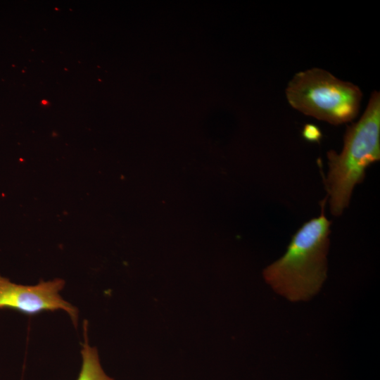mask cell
Returning a JSON list of instances; mask_svg holds the SVG:
<instances>
[{
    "label": "cell",
    "mask_w": 380,
    "mask_h": 380,
    "mask_svg": "<svg viewBox=\"0 0 380 380\" xmlns=\"http://www.w3.org/2000/svg\"><path fill=\"white\" fill-rule=\"evenodd\" d=\"M42 103H45V104H47V103H48V102L46 101H42Z\"/></svg>",
    "instance_id": "cell-7"
},
{
    "label": "cell",
    "mask_w": 380,
    "mask_h": 380,
    "mask_svg": "<svg viewBox=\"0 0 380 380\" xmlns=\"http://www.w3.org/2000/svg\"><path fill=\"white\" fill-rule=\"evenodd\" d=\"M321 213L305 222L293 235L284 255L266 267L265 282L291 302L307 301L317 295L327 277L331 221Z\"/></svg>",
    "instance_id": "cell-1"
},
{
    "label": "cell",
    "mask_w": 380,
    "mask_h": 380,
    "mask_svg": "<svg viewBox=\"0 0 380 380\" xmlns=\"http://www.w3.org/2000/svg\"><path fill=\"white\" fill-rule=\"evenodd\" d=\"M329 172L325 179L331 213L342 214L355 186L366 169L380 160V93L373 91L360 120L348 126L340 153L327 152Z\"/></svg>",
    "instance_id": "cell-2"
},
{
    "label": "cell",
    "mask_w": 380,
    "mask_h": 380,
    "mask_svg": "<svg viewBox=\"0 0 380 380\" xmlns=\"http://www.w3.org/2000/svg\"><path fill=\"white\" fill-rule=\"evenodd\" d=\"M285 94L292 108L335 125L354 120L362 98L359 87L319 68L296 73Z\"/></svg>",
    "instance_id": "cell-3"
},
{
    "label": "cell",
    "mask_w": 380,
    "mask_h": 380,
    "mask_svg": "<svg viewBox=\"0 0 380 380\" xmlns=\"http://www.w3.org/2000/svg\"><path fill=\"white\" fill-rule=\"evenodd\" d=\"M87 321L84 323V343L81 350L82 366L77 380H115L103 369L98 350L89 343Z\"/></svg>",
    "instance_id": "cell-5"
},
{
    "label": "cell",
    "mask_w": 380,
    "mask_h": 380,
    "mask_svg": "<svg viewBox=\"0 0 380 380\" xmlns=\"http://www.w3.org/2000/svg\"><path fill=\"white\" fill-rule=\"evenodd\" d=\"M64 286L65 281L61 279L27 286L13 283L0 275V308L13 309L27 315L61 310L77 327L78 310L60 295Z\"/></svg>",
    "instance_id": "cell-4"
},
{
    "label": "cell",
    "mask_w": 380,
    "mask_h": 380,
    "mask_svg": "<svg viewBox=\"0 0 380 380\" xmlns=\"http://www.w3.org/2000/svg\"><path fill=\"white\" fill-rule=\"evenodd\" d=\"M302 136L308 141L319 143L322 137V134L317 125L309 123L304 125Z\"/></svg>",
    "instance_id": "cell-6"
}]
</instances>
